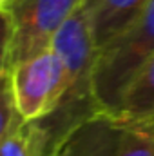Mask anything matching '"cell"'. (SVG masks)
Returning <instances> with one entry per match:
<instances>
[{"mask_svg":"<svg viewBox=\"0 0 154 156\" xmlns=\"http://www.w3.org/2000/svg\"><path fill=\"white\" fill-rule=\"evenodd\" d=\"M16 116H18V113H16V107H15L11 82H9V75H7L4 83L0 85V144L5 136V133L11 129Z\"/></svg>","mask_w":154,"mask_h":156,"instance_id":"9c48e42d","label":"cell"},{"mask_svg":"<svg viewBox=\"0 0 154 156\" xmlns=\"http://www.w3.org/2000/svg\"><path fill=\"white\" fill-rule=\"evenodd\" d=\"M56 151L38 120L26 122L20 115L0 144V156H54Z\"/></svg>","mask_w":154,"mask_h":156,"instance_id":"52a82bcc","label":"cell"},{"mask_svg":"<svg viewBox=\"0 0 154 156\" xmlns=\"http://www.w3.org/2000/svg\"><path fill=\"white\" fill-rule=\"evenodd\" d=\"M113 118L120 127L154 120V58L132 80Z\"/></svg>","mask_w":154,"mask_h":156,"instance_id":"8992f818","label":"cell"},{"mask_svg":"<svg viewBox=\"0 0 154 156\" xmlns=\"http://www.w3.org/2000/svg\"><path fill=\"white\" fill-rule=\"evenodd\" d=\"M11 42V24L5 11H0V85L7 78V56Z\"/></svg>","mask_w":154,"mask_h":156,"instance_id":"30bf717a","label":"cell"},{"mask_svg":"<svg viewBox=\"0 0 154 156\" xmlns=\"http://www.w3.org/2000/svg\"><path fill=\"white\" fill-rule=\"evenodd\" d=\"M149 2L151 0H83L82 7L89 18L96 47H103L134 22Z\"/></svg>","mask_w":154,"mask_h":156,"instance_id":"5b68a950","label":"cell"},{"mask_svg":"<svg viewBox=\"0 0 154 156\" xmlns=\"http://www.w3.org/2000/svg\"><path fill=\"white\" fill-rule=\"evenodd\" d=\"M120 131L114 118L100 113L78 125L54 156H114Z\"/></svg>","mask_w":154,"mask_h":156,"instance_id":"277c9868","label":"cell"},{"mask_svg":"<svg viewBox=\"0 0 154 156\" xmlns=\"http://www.w3.org/2000/svg\"><path fill=\"white\" fill-rule=\"evenodd\" d=\"M82 4L83 0H9L4 9L11 24L7 73L49 49L58 29Z\"/></svg>","mask_w":154,"mask_h":156,"instance_id":"7a4b0ae2","label":"cell"},{"mask_svg":"<svg viewBox=\"0 0 154 156\" xmlns=\"http://www.w3.org/2000/svg\"><path fill=\"white\" fill-rule=\"evenodd\" d=\"M7 2H9V0H0V11H4V9H5Z\"/></svg>","mask_w":154,"mask_h":156,"instance_id":"8fae6325","label":"cell"},{"mask_svg":"<svg viewBox=\"0 0 154 156\" xmlns=\"http://www.w3.org/2000/svg\"><path fill=\"white\" fill-rule=\"evenodd\" d=\"M152 58L154 0H151L134 22L98 49L93 71V93L103 115L114 116L125 91Z\"/></svg>","mask_w":154,"mask_h":156,"instance_id":"6da1fadb","label":"cell"},{"mask_svg":"<svg viewBox=\"0 0 154 156\" xmlns=\"http://www.w3.org/2000/svg\"><path fill=\"white\" fill-rule=\"evenodd\" d=\"M114 156H154V120L123 125Z\"/></svg>","mask_w":154,"mask_h":156,"instance_id":"ba28073f","label":"cell"},{"mask_svg":"<svg viewBox=\"0 0 154 156\" xmlns=\"http://www.w3.org/2000/svg\"><path fill=\"white\" fill-rule=\"evenodd\" d=\"M16 113L31 122L51 115L67 89V73L58 53L49 47L9 71Z\"/></svg>","mask_w":154,"mask_h":156,"instance_id":"3957f363","label":"cell"}]
</instances>
